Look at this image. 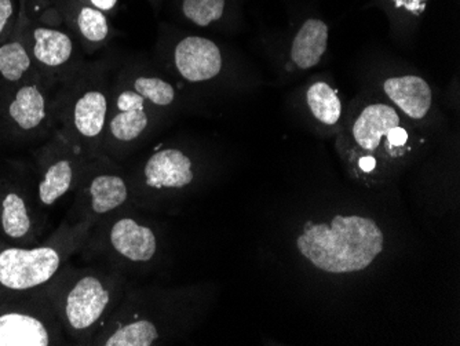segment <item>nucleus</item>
<instances>
[{
	"instance_id": "f257e3e1",
	"label": "nucleus",
	"mask_w": 460,
	"mask_h": 346,
	"mask_svg": "<svg viewBox=\"0 0 460 346\" xmlns=\"http://www.w3.org/2000/svg\"><path fill=\"white\" fill-rule=\"evenodd\" d=\"M420 134L394 105L366 98L351 108L337 149L353 180L384 184L420 146Z\"/></svg>"
},
{
	"instance_id": "f03ea898",
	"label": "nucleus",
	"mask_w": 460,
	"mask_h": 346,
	"mask_svg": "<svg viewBox=\"0 0 460 346\" xmlns=\"http://www.w3.org/2000/svg\"><path fill=\"white\" fill-rule=\"evenodd\" d=\"M130 286L128 276L103 263L66 262L46 284L66 340L90 346Z\"/></svg>"
},
{
	"instance_id": "7ed1b4c3",
	"label": "nucleus",
	"mask_w": 460,
	"mask_h": 346,
	"mask_svg": "<svg viewBox=\"0 0 460 346\" xmlns=\"http://www.w3.org/2000/svg\"><path fill=\"white\" fill-rule=\"evenodd\" d=\"M111 86L107 67L83 63L57 93V130L89 159L102 156Z\"/></svg>"
},
{
	"instance_id": "20e7f679",
	"label": "nucleus",
	"mask_w": 460,
	"mask_h": 346,
	"mask_svg": "<svg viewBox=\"0 0 460 346\" xmlns=\"http://www.w3.org/2000/svg\"><path fill=\"white\" fill-rule=\"evenodd\" d=\"M331 224H307L296 246L323 272H360L384 252L385 236L374 219L335 216Z\"/></svg>"
},
{
	"instance_id": "39448f33",
	"label": "nucleus",
	"mask_w": 460,
	"mask_h": 346,
	"mask_svg": "<svg viewBox=\"0 0 460 346\" xmlns=\"http://www.w3.org/2000/svg\"><path fill=\"white\" fill-rule=\"evenodd\" d=\"M87 221L59 224L53 235L36 246H18L0 239V301L43 288L80 249L89 236Z\"/></svg>"
},
{
	"instance_id": "423d86ee",
	"label": "nucleus",
	"mask_w": 460,
	"mask_h": 346,
	"mask_svg": "<svg viewBox=\"0 0 460 346\" xmlns=\"http://www.w3.org/2000/svg\"><path fill=\"white\" fill-rule=\"evenodd\" d=\"M133 208H121L98 221L77 255L84 262L110 265L128 276L149 265L159 252V239Z\"/></svg>"
},
{
	"instance_id": "0eeeda50",
	"label": "nucleus",
	"mask_w": 460,
	"mask_h": 346,
	"mask_svg": "<svg viewBox=\"0 0 460 346\" xmlns=\"http://www.w3.org/2000/svg\"><path fill=\"white\" fill-rule=\"evenodd\" d=\"M46 286L0 301V346L66 345Z\"/></svg>"
},
{
	"instance_id": "6e6552de",
	"label": "nucleus",
	"mask_w": 460,
	"mask_h": 346,
	"mask_svg": "<svg viewBox=\"0 0 460 346\" xmlns=\"http://www.w3.org/2000/svg\"><path fill=\"white\" fill-rule=\"evenodd\" d=\"M133 205L128 173L121 163L107 156L90 160L89 167L74 192V203L66 221H87L93 226L101 219Z\"/></svg>"
},
{
	"instance_id": "1a4fd4ad",
	"label": "nucleus",
	"mask_w": 460,
	"mask_h": 346,
	"mask_svg": "<svg viewBox=\"0 0 460 346\" xmlns=\"http://www.w3.org/2000/svg\"><path fill=\"white\" fill-rule=\"evenodd\" d=\"M54 84L45 76H36L10 86L0 100V120L15 136H45L58 129L57 94L51 97Z\"/></svg>"
},
{
	"instance_id": "9d476101",
	"label": "nucleus",
	"mask_w": 460,
	"mask_h": 346,
	"mask_svg": "<svg viewBox=\"0 0 460 346\" xmlns=\"http://www.w3.org/2000/svg\"><path fill=\"white\" fill-rule=\"evenodd\" d=\"M152 107L131 87L116 79L111 86V108L103 134L102 155L121 163L152 125Z\"/></svg>"
},
{
	"instance_id": "9b49d317",
	"label": "nucleus",
	"mask_w": 460,
	"mask_h": 346,
	"mask_svg": "<svg viewBox=\"0 0 460 346\" xmlns=\"http://www.w3.org/2000/svg\"><path fill=\"white\" fill-rule=\"evenodd\" d=\"M39 181L36 200L43 210L76 191L89 167L86 155L56 130V136L39 151Z\"/></svg>"
},
{
	"instance_id": "f8f14e48",
	"label": "nucleus",
	"mask_w": 460,
	"mask_h": 346,
	"mask_svg": "<svg viewBox=\"0 0 460 346\" xmlns=\"http://www.w3.org/2000/svg\"><path fill=\"white\" fill-rule=\"evenodd\" d=\"M128 177L136 205L149 193L178 192L190 188L196 180L195 163L182 149L160 148L138 169L128 173Z\"/></svg>"
},
{
	"instance_id": "ddd939ff",
	"label": "nucleus",
	"mask_w": 460,
	"mask_h": 346,
	"mask_svg": "<svg viewBox=\"0 0 460 346\" xmlns=\"http://www.w3.org/2000/svg\"><path fill=\"white\" fill-rule=\"evenodd\" d=\"M25 46L36 68L53 84H64L83 66L72 36L57 28L36 27Z\"/></svg>"
},
{
	"instance_id": "4468645a",
	"label": "nucleus",
	"mask_w": 460,
	"mask_h": 346,
	"mask_svg": "<svg viewBox=\"0 0 460 346\" xmlns=\"http://www.w3.org/2000/svg\"><path fill=\"white\" fill-rule=\"evenodd\" d=\"M43 222L27 193L15 185L0 187V236L18 246H32Z\"/></svg>"
},
{
	"instance_id": "2eb2a0df",
	"label": "nucleus",
	"mask_w": 460,
	"mask_h": 346,
	"mask_svg": "<svg viewBox=\"0 0 460 346\" xmlns=\"http://www.w3.org/2000/svg\"><path fill=\"white\" fill-rule=\"evenodd\" d=\"M174 67L190 84H203L216 79L224 68L221 49L213 40L201 36H186L175 45Z\"/></svg>"
},
{
	"instance_id": "dca6fc26",
	"label": "nucleus",
	"mask_w": 460,
	"mask_h": 346,
	"mask_svg": "<svg viewBox=\"0 0 460 346\" xmlns=\"http://www.w3.org/2000/svg\"><path fill=\"white\" fill-rule=\"evenodd\" d=\"M384 93L390 104L411 120H423L433 107L430 84L416 75L389 77L384 84Z\"/></svg>"
},
{
	"instance_id": "f3484780",
	"label": "nucleus",
	"mask_w": 460,
	"mask_h": 346,
	"mask_svg": "<svg viewBox=\"0 0 460 346\" xmlns=\"http://www.w3.org/2000/svg\"><path fill=\"white\" fill-rule=\"evenodd\" d=\"M72 28L87 53L98 50L111 36L110 22L105 13L94 9L83 0L72 6Z\"/></svg>"
},
{
	"instance_id": "a211bd4d",
	"label": "nucleus",
	"mask_w": 460,
	"mask_h": 346,
	"mask_svg": "<svg viewBox=\"0 0 460 346\" xmlns=\"http://www.w3.org/2000/svg\"><path fill=\"white\" fill-rule=\"evenodd\" d=\"M328 46V27L322 20L310 18L292 40L291 59L298 68L310 69L322 61Z\"/></svg>"
},
{
	"instance_id": "6ab92c4d",
	"label": "nucleus",
	"mask_w": 460,
	"mask_h": 346,
	"mask_svg": "<svg viewBox=\"0 0 460 346\" xmlns=\"http://www.w3.org/2000/svg\"><path fill=\"white\" fill-rule=\"evenodd\" d=\"M0 76L4 84L14 86V84H22L25 80L45 76V75L36 68L25 43L21 40H12L0 45Z\"/></svg>"
},
{
	"instance_id": "aec40b11",
	"label": "nucleus",
	"mask_w": 460,
	"mask_h": 346,
	"mask_svg": "<svg viewBox=\"0 0 460 346\" xmlns=\"http://www.w3.org/2000/svg\"><path fill=\"white\" fill-rule=\"evenodd\" d=\"M306 102L312 115L323 125H337L342 116V101L337 90L325 82H316L307 89Z\"/></svg>"
},
{
	"instance_id": "412c9836",
	"label": "nucleus",
	"mask_w": 460,
	"mask_h": 346,
	"mask_svg": "<svg viewBox=\"0 0 460 346\" xmlns=\"http://www.w3.org/2000/svg\"><path fill=\"white\" fill-rule=\"evenodd\" d=\"M118 77L134 92L138 93L152 108L170 107L174 104L177 98L174 86L160 77L149 76V75H136V76L119 75Z\"/></svg>"
},
{
	"instance_id": "4be33fe9",
	"label": "nucleus",
	"mask_w": 460,
	"mask_h": 346,
	"mask_svg": "<svg viewBox=\"0 0 460 346\" xmlns=\"http://www.w3.org/2000/svg\"><path fill=\"white\" fill-rule=\"evenodd\" d=\"M226 0H183L182 12L198 27H208L221 20Z\"/></svg>"
},
{
	"instance_id": "5701e85b",
	"label": "nucleus",
	"mask_w": 460,
	"mask_h": 346,
	"mask_svg": "<svg viewBox=\"0 0 460 346\" xmlns=\"http://www.w3.org/2000/svg\"><path fill=\"white\" fill-rule=\"evenodd\" d=\"M13 0H0V36L4 35L9 25L10 18L13 17Z\"/></svg>"
},
{
	"instance_id": "b1692460",
	"label": "nucleus",
	"mask_w": 460,
	"mask_h": 346,
	"mask_svg": "<svg viewBox=\"0 0 460 346\" xmlns=\"http://www.w3.org/2000/svg\"><path fill=\"white\" fill-rule=\"evenodd\" d=\"M83 2H86L87 4L100 10V12L105 13V14L113 12L119 4V0H83Z\"/></svg>"
}]
</instances>
